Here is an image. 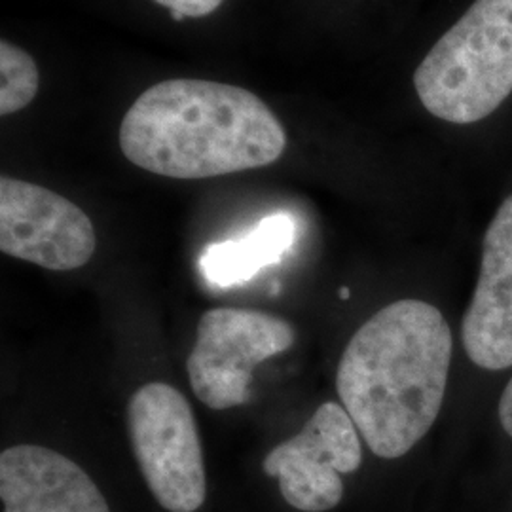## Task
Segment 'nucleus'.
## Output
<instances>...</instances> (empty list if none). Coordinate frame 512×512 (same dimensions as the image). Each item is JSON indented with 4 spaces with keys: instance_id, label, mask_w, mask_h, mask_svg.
Here are the masks:
<instances>
[{
    "instance_id": "obj_1",
    "label": "nucleus",
    "mask_w": 512,
    "mask_h": 512,
    "mask_svg": "<svg viewBox=\"0 0 512 512\" xmlns=\"http://www.w3.org/2000/svg\"><path fill=\"white\" fill-rule=\"evenodd\" d=\"M452 330L439 308L399 300L372 315L342 353L336 389L368 448L403 458L439 418Z\"/></svg>"
},
{
    "instance_id": "obj_2",
    "label": "nucleus",
    "mask_w": 512,
    "mask_h": 512,
    "mask_svg": "<svg viewBox=\"0 0 512 512\" xmlns=\"http://www.w3.org/2000/svg\"><path fill=\"white\" fill-rule=\"evenodd\" d=\"M118 143L154 175L198 181L277 162L287 135L255 93L211 80L173 78L137 97Z\"/></svg>"
},
{
    "instance_id": "obj_3",
    "label": "nucleus",
    "mask_w": 512,
    "mask_h": 512,
    "mask_svg": "<svg viewBox=\"0 0 512 512\" xmlns=\"http://www.w3.org/2000/svg\"><path fill=\"white\" fill-rule=\"evenodd\" d=\"M414 88L442 122L492 116L512 93V0H475L421 59Z\"/></svg>"
},
{
    "instance_id": "obj_4",
    "label": "nucleus",
    "mask_w": 512,
    "mask_h": 512,
    "mask_svg": "<svg viewBox=\"0 0 512 512\" xmlns=\"http://www.w3.org/2000/svg\"><path fill=\"white\" fill-rule=\"evenodd\" d=\"M128 431L139 469L160 507L198 511L207 478L198 425L183 393L164 382L139 387L129 399Z\"/></svg>"
},
{
    "instance_id": "obj_5",
    "label": "nucleus",
    "mask_w": 512,
    "mask_h": 512,
    "mask_svg": "<svg viewBox=\"0 0 512 512\" xmlns=\"http://www.w3.org/2000/svg\"><path fill=\"white\" fill-rule=\"evenodd\" d=\"M296 330L272 313L245 308L205 311L186 370L194 395L211 410L249 403L253 370L291 348Z\"/></svg>"
},
{
    "instance_id": "obj_6",
    "label": "nucleus",
    "mask_w": 512,
    "mask_h": 512,
    "mask_svg": "<svg viewBox=\"0 0 512 512\" xmlns=\"http://www.w3.org/2000/svg\"><path fill=\"white\" fill-rule=\"evenodd\" d=\"M363 463L359 431L348 410L321 404L302 431L264 458V473L279 480L285 501L302 512L334 509L344 497L342 475Z\"/></svg>"
},
{
    "instance_id": "obj_7",
    "label": "nucleus",
    "mask_w": 512,
    "mask_h": 512,
    "mask_svg": "<svg viewBox=\"0 0 512 512\" xmlns=\"http://www.w3.org/2000/svg\"><path fill=\"white\" fill-rule=\"evenodd\" d=\"M97 236L90 217L40 184L0 177V251L54 272L92 260Z\"/></svg>"
},
{
    "instance_id": "obj_8",
    "label": "nucleus",
    "mask_w": 512,
    "mask_h": 512,
    "mask_svg": "<svg viewBox=\"0 0 512 512\" xmlns=\"http://www.w3.org/2000/svg\"><path fill=\"white\" fill-rule=\"evenodd\" d=\"M461 340L476 366H512V194L499 205L484 234L480 272L463 317Z\"/></svg>"
},
{
    "instance_id": "obj_9",
    "label": "nucleus",
    "mask_w": 512,
    "mask_h": 512,
    "mask_svg": "<svg viewBox=\"0 0 512 512\" xmlns=\"http://www.w3.org/2000/svg\"><path fill=\"white\" fill-rule=\"evenodd\" d=\"M2 512H110L90 475L73 459L18 444L0 454Z\"/></svg>"
},
{
    "instance_id": "obj_10",
    "label": "nucleus",
    "mask_w": 512,
    "mask_h": 512,
    "mask_svg": "<svg viewBox=\"0 0 512 512\" xmlns=\"http://www.w3.org/2000/svg\"><path fill=\"white\" fill-rule=\"evenodd\" d=\"M296 239V220L289 213L264 217L245 238L205 247L200 268L215 287H234L253 279L262 268L281 262Z\"/></svg>"
},
{
    "instance_id": "obj_11",
    "label": "nucleus",
    "mask_w": 512,
    "mask_h": 512,
    "mask_svg": "<svg viewBox=\"0 0 512 512\" xmlns=\"http://www.w3.org/2000/svg\"><path fill=\"white\" fill-rule=\"evenodd\" d=\"M35 59L16 44L0 42V114L8 116L25 109L38 93Z\"/></svg>"
},
{
    "instance_id": "obj_12",
    "label": "nucleus",
    "mask_w": 512,
    "mask_h": 512,
    "mask_svg": "<svg viewBox=\"0 0 512 512\" xmlns=\"http://www.w3.org/2000/svg\"><path fill=\"white\" fill-rule=\"evenodd\" d=\"M169 12H179L184 18H205L213 14L224 0H154Z\"/></svg>"
},
{
    "instance_id": "obj_13",
    "label": "nucleus",
    "mask_w": 512,
    "mask_h": 512,
    "mask_svg": "<svg viewBox=\"0 0 512 512\" xmlns=\"http://www.w3.org/2000/svg\"><path fill=\"white\" fill-rule=\"evenodd\" d=\"M497 412H499V421H501L505 433L512 437V378L511 382L505 387L503 395H501Z\"/></svg>"
},
{
    "instance_id": "obj_14",
    "label": "nucleus",
    "mask_w": 512,
    "mask_h": 512,
    "mask_svg": "<svg viewBox=\"0 0 512 512\" xmlns=\"http://www.w3.org/2000/svg\"><path fill=\"white\" fill-rule=\"evenodd\" d=\"M340 298H349V289H342L340 291Z\"/></svg>"
}]
</instances>
